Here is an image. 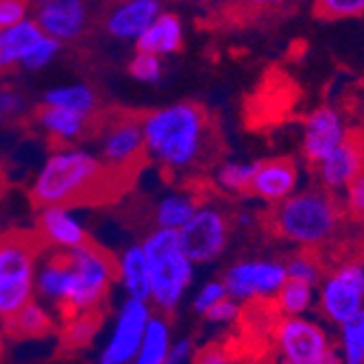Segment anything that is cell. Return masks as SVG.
I'll return each mask as SVG.
<instances>
[{
  "instance_id": "cell-1",
  "label": "cell",
  "mask_w": 364,
  "mask_h": 364,
  "mask_svg": "<svg viewBox=\"0 0 364 364\" xmlns=\"http://www.w3.org/2000/svg\"><path fill=\"white\" fill-rule=\"evenodd\" d=\"M142 131L149 157L173 177L205 171L223 153L216 118L198 103H177L144 114Z\"/></svg>"
},
{
  "instance_id": "cell-2",
  "label": "cell",
  "mask_w": 364,
  "mask_h": 364,
  "mask_svg": "<svg viewBox=\"0 0 364 364\" xmlns=\"http://www.w3.org/2000/svg\"><path fill=\"white\" fill-rule=\"evenodd\" d=\"M131 186L134 181L112 171L101 157L85 151H59L48 157L33 183L31 201L36 208L107 205L124 196Z\"/></svg>"
},
{
  "instance_id": "cell-3",
  "label": "cell",
  "mask_w": 364,
  "mask_h": 364,
  "mask_svg": "<svg viewBox=\"0 0 364 364\" xmlns=\"http://www.w3.org/2000/svg\"><path fill=\"white\" fill-rule=\"evenodd\" d=\"M341 223L343 205L334 198V192H327L325 188L292 192L284 201L275 203L271 214V225L277 236L308 249L332 240Z\"/></svg>"
},
{
  "instance_id": "cell-4",
  "label": "cell",
  "mask_w": 364,
  "mask_h": 364,
  "mask_svg": "<svg viewBox=\"0 0 364 364\" xmlns=\"http://www.w3.org/2000/svg\"><path fill=\"white\" fill-rule=\"evenodd\" d=\"M65 253H68V279L61 301L57 304L63 321L81 310L103 308L112 282L118 279L116 257L94 240L65 249Z\"/></svg>"
},
{
  "instance_id": "cell-5",
  "label": "cell",
  "mask_w": 364,
  "mask_h": 364,
  "mask_svg": "<svg viewBox=\"0 0 364 364\" xmlns=\"http://www.w3.org/2000/svg\"><path fill=\"white\" fill-rule=\"evenodd\" d=\"M48 245L36 231H3L0 234V318L11 316L33 299L36 264Z\"/></svg>"
},
{
  "instance_id": "cell-6",
  "label": "cell",
  "mask_w": 364,
  "mask_h": 364,
  "mask_svg": "<svg viewBox=\"0 0 364 364\" xmlns=\"http://www.w3.org/2000/svg\"><path fill=\"white\" fill-rule=\"evenodd\" d=\"M144 114L131 109L96 112L92 136L101 138V159L118 175L136 181L142 166L151 159L142 131Z\"/></svg>"
},
{
  "instance_id": "cell-7",
  "label": "cell",
  "mask_w": 364,
  "mask_h": 364,
  "mask_svg": "<svg viewBox=\"0 0 364 364\" xmlns=\"http://www.w3.org/2000/svg\"><path fill=\"white\" fill-rule=\"evenodd\" d=\"M144 253L151 275V296L166 312H173L192 282V259L179 245L177 229L159 227L146 238Z\"/></svg>"
},
{
  "instance_id": "cell-8",
  "label": "cell",
  "mask_w": 364,
  "mask_h": 364,
  "mask_svg": "<svg viewBox=\"0 0 364 364\" xmlns=\"http://www.w3.org/2000/svg\"><path fill=\"white\" fill-rule=\"evenodd\" d=\"M277 358L286 364H336V343L327 329L312 318L282 316L271 332Z\"/></svg>"
},
{
  "instance_id": "cell-9",
  "label": "cell",
  "mask_w": 364,
  "mask_h": 364,
  "mask_svg": "<svg viewBox=\"0 0 364 364\" xmlns=\"http://www.w3.org/2000/svg\"><path fill=\"white\" fill-rule=\"evenodd\" d=\"M316 306L327 323L341 325L364 308V267L358 262L343 264L318 282Z\"/></svg>"
},
{
  "instance_id": "cell-10",
  "label": "cell",
  "mask_w": 364,
  "mask_h": 364,
  "mask_svg": "<svg viewBox=\"0 0 364 364\" xmlns=\"http://www.w3.org/2000/svg\"><path fill=\"white\" fill-rule=\"evenodd\" d=\"M179 245L192 262H210L223 253L229 238L227 216L212 205H198L186 225L177 229Z\"/></svg>"
},
{
  "instance_id": "cell-11",
  "label": "cell",
  "mask_w": 364,
  "mask_h": 364,
  "mask_svg": "<svg viewBox=\"0 0 364 364\" xmlns=\"http://www.w3.org/2000/svg\"><path fill=\"white\" fill-rule=\"evenodd\" d=\"M286 264L275 259H249L231 267L225 275L227 294L236 301L273 299L286 282Z\"/></svg>"
},
{
  "instance_id": "cell-12",
  "label": "cell",
  "mask_w": 364,
  "mask_h": 364,
  "mask_svg": "<svg viewBox=\"0 0 364 364\" xmlns=\"http://www.w3.org/2000/svg\"><path fill=\"white\" fill-rule=\"evenodd\" d=\"M347 140V124L336 107H318L304 122L301 151L310 164H316Z\"/></svg>"
},
{
  "instance_id": "cell-13",
  "label": "cell",
  "mask_w": 364,
  "mask_h": 364,
  "mask_svg": "<svg viewBox=\"0 0 364 364\" xmlns=\"http://www.w3.org/2000/svg\"><path fill=\"white\" fill-rule=\"evenodd\" d=\"M149 321V308L144 301L134 299L124 304L118 325H116V332L112 336V343L107 345L101 362L105 364H122L129 362L138 355L142 336H144V327Z\"/></svg>"
},
{
  "instance_id": "cell-14",
  "label": "cell",
  "mask_w": 364,
  "mask_h": 364,
  "mask_svg": "<svg viewBox=\"0 0 364 364\" xmlns=\"http://www.w3.org/2000/svg\"><path fill=\"white\" fill-rule=\"evenodd\" d=\"M299 186V168L288 157H271L257 161L253 168V177L249 183V192L267 203H279Z\"/></svg>"
},
{
  "instance_id": "cell-15",
  "label": "cell",
  "mask_w": 364,
  "mask_h": 364,
  "mask_svg": "<svg viewBox=\"0 0 364 364\" xmlns=\"http://www.w3.org/2000/svg\"><path fill=\"white\" fill-rule=\"evenodd\" d=\"M314 166L318 186L327 192H345V188L355 179V175L364 166V153L360 144L351 142L349 138L338 144L332 153L318 159Z\"/></svg>"
},
{
  "instance_id": "cell-16",
  "label": "cell",
  "mask_w": 364,
  "mask_h": 364,
  "mask_svg": "<svg viewBox=\"0 0 364 364\" xmlns=\"http://www.w3.org/2000/svg\"><path fill=\"white\" fill-rule=\"evenodd\" d=\"M87 22L83 0H42L38 9V24L55 40L79 38Z\"/></svg>"
},
{
  "instance_id": "cell-17",
  "label": "cell",
  "mask_w": 364,
  "mask_h": 364,
  "mask_svg": "<svg viewBox=\"0 0 364 364\" xmlns=\"http://www.w3.org/2000/svg\"><path fill=\"white\" fill-rule=\"evenodd\" d=\"M38 234L44 238L46 245H53L57 249H75L92 240L85 229L70 216L68 208H42V214L38 216Z\"/></svg>"
},
{
  "instance_id": "cell-18",
  "label": "cell",
  "mask_w": 364,
  "mask_h": 364,
  "mask_svg": "<svg viewBox=\"0 0 364 364\" xmlns=\"http://www.w3.org/2000/svg\"><path fill=\"white\" fill-rule=\"evenodd\" d=\"M94 116L96 112L90 114H81L75 109H65V107H55V105H46L38 109L36 120L40 122V127L50 136L53 142H73L77 138H81L85 131L92 134L94 127Z\"/></svg>"
},
{
  "instance_id": "cell-19",
  "label": "cell",
  "mask_w": 364,
  "mask_h": 364,
  "mask_svg": "<svg viewBox=\"0 0 364 364\" xmlns=\"http://www.w3.org/2000/svg\"><path fill=\"white\" fill-rule=\"evenodd\" d=\"M159 16L157 0H124V3L114 9L107 20V28L116 38H138L140 33Z\"/></svg>"
},
{
  "instance_id": "cell-20",
  "label": "cell",
  "mask_w": 364,
  "mask_h": 364,
  "mask_svg": "<svg viewBox=\"0 0 364 364\" xmlns=\"http://www.w3.org/2000/svg\"><path fill=\"white\" fill-rule=\"evenodd\" d=\"M181 20L175 14H159L138 36V50L168 55L181 48Z\"/></svg>"
},
{
  "instance_id": "cell-21",
  "label": "cell",
  "mask_w": 364,
  "mask_h": 364,
  "mask_svg": "<svg viewBox=\"0 0 364 364\" xmlns=\"http://www.w3.org/2000/svg\"><path fill=\"white\" fill-rule=\"evenodd\" d=\"M42 36L44 31L40 28V24L31 20H20L7 28H0V68L22 61Z\"/></svg>"
},
{
  "instance_id": "cell-22",
  "label": "cell",
  "mask_w": 364,
  "mask_h": 364,
  "mask_svg": "<svg viewBox=\"0 0 364 364\" xmlns=\"http://www.w3.org/2000/svg\"><path fill=\"white\" fill-rule=\"evenodd\" d=\"M105 318V308H92L81 310L63 321L61 329V349L65 351H79L90 345V341L96 336Z\"/></svg>"
},
{
  "instance_id": "cell-23",
  "label": "cell",
  "mask_w": 364,
  "mask_h": 364,
  "mask_svg": "<svg viewBox=\"0 0 364 364\" xmlns=\"http://www.w3.org/2000/svg\"><path fill=\"white\" fill-rule=\"evenodd\" d=\"M118 277L122 279L124 288L134 299L146 301L151 296V275H149V262L142 247H131L118 259Z\"/></svg>"
},
{
  "instance_id": "cell-24",
  "label": "cell",
  "mask_w": 364,
  "mask_h": 364,
  "mask_svg": "<svg viewBox=\"0 0 364 364\" xmlns=\"http://www.w3.org/2000/svg\"><path fill=\"white\" fill-rule=\"evenodd\" d=\"M53 329V318L33 301L24 304L20 310L5 318V334L11 338H44Z\"/></svg>"
},
{
  "instance_id": "cell-25",
  "label": "cell",
  "mask_w": 364,
  "mask_h": 364,
  "mask_svg": "<svg viewBox=\"0 0 364 364\" xmlns=\"http://www.w3.org/2000/svg\"><path fill=\"white\" fill-rule=\"evenodd\" d=\"M273 306L279 316H301L316 306V286L286 279L273 296Z\"/></svg>"
},
{
  "instance_id": "cell-26",
  "label": "cell",
  "mask_w": 364,
  "mask_h": 364,
  "mask_svg": "<svg viewBox=\"0 0 364 364\" xmlns=\"http://www.w3.org/2000/svg\"><path fill=\"white\" fill-rule=\"evenodd\" d=\"M336 351L345 364H364V308L338 325Z\"/></svg>"
},
{
  "instance_id": "cell-27",
  "label": "cell",
  "mask_w": 364,
  "mask_h": 364,
  "mask_svg": "<svg viewBox=\"0 0 364 364\" xmlns=\"http://www.w3.org/2000/svg\"><path fill=\"white\" fill-rule=\"evenodd\" d=\"M196 196L198 194L192 190L190 194H173L168 198H164L155 212L157 225L166 229H179L181 225H186L190 216L196 212V208L203 203L201 198H196Z\"/></svg>"
},
{
  "instance_id": "cell-28",
  "label": "cell",
  "mask_w": 364,
  "mask_h": 364,
  "mask_svg": "<svg viewBox=\"0 0 364 364\" xmlns=\"http://www.w3.org/2000/svg\"><path fill=\"white\" fill-rule=\"evenodd\" d=\"M168 325L164 318H149L138 349L140 364H164L168 355Z\"/></svg>"
},
{
  "instance_id": "cell-29",
  "label": "cell",
  "mask_w": 364,
  "mask_h": 364,
  "mask_svg": "<svg viewBox=\"0 0 364 364\" xmlns=\"http://www.w3.org/2000/svg\"><path fill=\"white\" fill-rule=\"evenodd\" d=\"M46 105L55 107H65V109H75L81 114H94L96 112V96L90 87L85 85H73V87H59L50 90L46 94Z\"/></svg>"
},
{
  "instance_id": "cell-30",
  "label": "cell",
  "mask_w": 364,
  "mask_h": 364,
  "mask_svg": "<svg viewBox=\"0 0 364 364\" xmlns=\"http://www.w3.org/2000/svg\"><path fill=\"white\" fill-rule=\"evenodd\" d=\"M255 164H240V161H225L216 173V183L227 192H249V183L253 177Z\"/></svg>"
},
{
  "instance_id": "cell-31",
  "label": "cell",
  "mask_w": 364,
  "mask_h": 364,
  "mask_svg": "<svg viewBox=\"0 0 364 364\" xmlns=\"http://www.w3.org/2000/svg\"><path fill=\"white\" fill-rule=\"evenodd\" d=\"M290 3H292V0H227L223 11L229 18H247V16L279 11Z\"/></svg>"
},
{
  "instance_id": "cell-32",
  "label": "cell",
  "mask_w": 364,
  "mask_h": 364,
  "mask_svg": "<svg viewBox=\"0 0 364 364\" xmlns=\"http://www.w3.org/2000/svg\"><path fill=\"white\" fill-rule=\"evenodd\" d=\"M284 264H286V277L288 279L306 282V284H312V286H316L323 279L321 264L308 253H296Z\"/></svg>"
},
{
  "instance_id": "cell-33",
  "label": "cell",
  "mask_w": 364,
  "mask_h": 364,
  "mask_svg": "<svg viewBox=\"0 0 364 364\" xmlns=\"http://www.w3.org/2000/svg\"><path fill=\"white\" fill-rule=\"evenodd\" d=\"M314 11L327 20L358 18L364 14V0H316Z\"/></svg>"
},
{
  "instance_id": "cell-34",
  "label": "cell",
  "mask_w": 364,
  "mask_h": 364,
  "mask_svg": "<svg viewBox=\"0 0 364 364\" xmlns=\"http://www.w3.org/2000/svg\"><path fill=\"white\" fill-rule=\"evenodd\" d=\"M57 50H59V40H55V38H50V36H44L40 38V42L33 46L26 55H24V65L26 68H42L44 63H48L55 55H57Z\"/></svg>"
},
{
  "instance_id": "cell-35",
  "label": "cell",
  "mask_w": 364,
  "mask_h": 364,
  "mask_svg": "<svg viewBox=\"0 0 364 364\" xmlns=\"http://www.w3.org/2000/svg\"><path fill=\"white\" fill-rule=\"evenodd\" d=\"M131 75L140 81H157L161 75V63L157 59V55L153 53H142L138 50V57L131 61Z\"/></svg>"
},
{
  "instance_id": "cell-36",
  "label": "cell",
  "mask_w": 364,
  "mask_h": 364,
  "mask_svg": "<svg viewBox=\"0 0 364 364\" xmlns=\"http://www.w3.org/2000/svg\"><path fill=\"white\" fill-rule=\"evenodd\" d=\"M240 312H242L240 304H238L236 299H231V296L227 294L225 299L216 301V304L205 312V316H208L212 323H234V321L240 318Z\"/></svg>"
},
{
  "instance_id": "cell-37",
  "label": "cell",
  "mask_w": 364,
  "mask_h": 364,
  "mask_svg": "<svg viewBox=\"0 0 364 364\" xmlns=\"http://www.w3.org/2000/svg\"><path fill=\"white\" fill-rule=\"evenodd\" d=\"M31 0H0V28H7L26 18Z\"/></svg>"
},
{
  "instance_id": "cell-38",
  "label": "cell",
  "mask_w": 364,
  "mask_h": 364,
  "mask_svg": "<svg viewBox=\"0 0 364 364\" xmlns=\"http://www.w3.org/2000/svg\"><path fill=\"white\" fill-rule=\"evenodd\" d=\"M345 208L358 216H364V166L345 188Z\"/></svg>"
},
{
  "instance_id": "cell-39",
  "label": "cell",
  "mask_w": 364,
  "mask_h": 364,
  "mask_svg": "<svg viewBox=\"0 0 364 364\" xmlns=\"http://www.w3.org/2000/svg\"><path fill=\"white\" fill-rule=\"evenodd\" d=\"M225 296H227V288H225V284H223V282H212V284H208L201 292H198L194 308H196V312L205 314V312H208L216 301L225 299Z\"/></svg>"
},
{
  "instance_id": "cell-40",
  "label": "cell",
  "mask_w": 364,
  "mask_h": 364,
  "mask_svg": "<svg viewBox=\"0 0 364 364\" xmlns=\"http://www.w3.org/2000/svg\"><path fill=\"white\" fill-rule=\"evenodd\" d=\"M229 347H220V345H208L203 351H198L196 355V362H205V364H223V362H229L231 355H229Z\"/></svg>"
},
{
  "instance_id": "cell-41",
  "label": "cell",
  "mask_w": 364,
  "mask_h": 364,
  "mask_svg": "<svg viewBox=\"0 0 364 364\" xmlns=\"http://www.w3.org/2000/svg\"><path fill=\"white\" fill-rule=\"evenodd\" d=\"M190 353H192V345L188 341H181L173 349H168L166 362H186L190 358Z\"/></svg>"
},
{
  "instance_id": "cell-42",
  "label": "cell",
  "mask_w": 364,
  "mask_h": 364,
  "mask_svg": "<svg viewBox=\"0 0 364 364\" xmlns=\"http://www.w3.org/2000/svg\"><path fill=\"white\" fill-rule=\"evenodd\" d=\"M20 107H22V101H20L18 96H14V94H3V96H0V116L16 114V112H20Z\"/></svg>"
},
{
  "instance_id": "cell-43",
  "label": "cell",
  "mask_w": 364,
  "mask_h": 364,
  "mask_svg": "<svg viewBox=\"0 0 364 364\" xmlns=\"http://www.w3.org/2000/svg\"><path fill=\"white\" fill-rule=\"evenodd\" d=\"M0 353H3V334H0Z\"/></svg>"
},
{
  "instance_id": "cell-44",
  "label": "cell",
  "mask_w": 364,
  "mask_h": 364,
  "mask_svg": "<svg viewBox=\"0 0 364 364\" xmlns=\"http://www.w3.org/2000/svg\"><path fill=\"white\" fill-rule=\"evenodd\" d=\"M362 114H364V96H362Z\"/></svg>"
}]
</instances>
